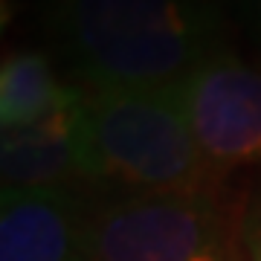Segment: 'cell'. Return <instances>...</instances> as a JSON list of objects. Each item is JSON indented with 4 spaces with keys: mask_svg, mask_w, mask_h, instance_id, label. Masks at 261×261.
I'll return each instance as SVG.
<instances>
[{
    "mask_svg": "<svg viewBox=\"0 0 261 261\" xmlns=\"http://www.w3.org/2000/svg\"><path fill=\"white\" fill-rule=\"evenodd\" d=\"M203 157L221 174L261 171V64L221 47L177 87Z\"/></svg>",
    "mask_w": 261,
    "mask_h": 261,
    "instance_id": "cell-4",
    "label": "cell"
},
{
    "mask_svg": "<svg viewBox=\"0 0 261 261\" xmlns=\"http://www.w3.org/2000/svg\"><path fill=\"white\" fill-rule=\"evenodd\" d=\"M75 84L64 105L38 125L3 130L0 183L3 192H58L79 189L84 180L75 142Z\"/></svg>",
    "mask_w": 261,
    "mask_h": 261,
    "instance_id": "cell-6",
    "label": "cell"
},
{
    "mask_svg": "<svg viewBox=\"0 0 261 261\" xmlns=\"http://www.w3.org/2000/svg\"><path fill=\"white\" fill-rule=\"evenodd\" d=\"M44 32L93 90H177L226 32L224 0H47Z\"/></svg>",
    "mask_w": 261,
    "mask_h": 261,
    "instance_id": "cell-1",
    "label": "cell"
},
{
    "mask_svg": "<svg viewBox=\"0 0 261 261\" xmlns=\"http://www.w3.org/2000/svg\"><path fill=\"white\" fill-rule=\"evenodd\" d=\"M235 261H261V189L238 203Z\"/></svg>",
    "mask_w": 261,
    "mask_h": 261,
    "instance_id": "cell-8",
    "label": "cell"
},
{
    "mask_svg": "<svg viewBox=\"0 0 261 261\" xmlns=\"http://www.w3.org/2000/svg\"><path fill=\"white\" fill-rule=\"evenodd\" d=\"M70 84L56 75V67L41 49H15L0 67V125L18 130L38 125L64 105Z\"/></svg>",
    "mask_w": 261,
    "mask_h": 261,
    "instance_id": "cell-7",
    "label": "cell"
},
{
    "mask_svg": "<svg viewBox=\"0 0 261 261\" xmlns=\"http://www.w3.org/2000/svg\"><path fill=\"white\" fill-rule=\"evenodd\" d=\"M79 189L3 192L0 261H87Z\"/></svg>",
    "mask_w": 261,
    "mask_h": 261,
    "instance_id": "cell-5",
    "label": "cell"
},
{
    "mask_svg": "<svg viewBox=\"0 0 261 261\" xmlns=\"http://www.w3.org/2000/svg\"><path fill=\"white\" fill-rule=\"evenodd\" d=\"M238 206L224 192H119L84 206L87 261H235Z\"/></svg>",
    "mask_w": 261,
    "mask_h": 261,
    "instance_id": "cell-3",
    "label": "cell"
},
{
    "mask_svg": "<svg viewBox=\"0 0 261 261\" xmlns=\"http://www.w3.org/2000/svg\"><path fill=\"white\" fill-rule=\"evenodd\" d=\"M235 9H238V20H241L244 32L250 35L252 47L261 56V0H235Z\"/></svg>",
    "mask_w": 261,
    "mask_h": 261,
    "instance_id": "cell-9",
    "label": "cell"
},
{
    "mask_svg": "<svg viewBox=\"0 0 261 261\" xmlns=\"http://www.w3.org/2000/svg\"><path fill=\"white\" fill-rule=\"evenodd\" d=\"M75 142L84 180L119 192H224L177 90H93L75 84Z\"/></svg>",
    "mask_w": 261,
    "mask_h": 261,
    "instance_id": "cell-2",
    "label": "cell"
}]
</instances>
